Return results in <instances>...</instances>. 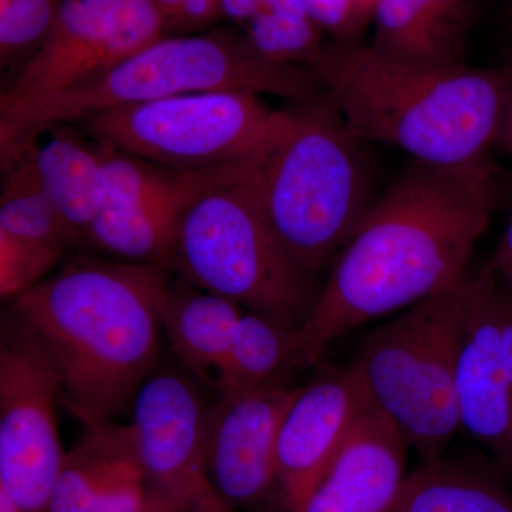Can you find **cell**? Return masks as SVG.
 Segmentation results:
<instances>
[{
    "instance_id": "obj_1",
    "label": "cell",
    "mask_w": 512,
    "mask_h": 512,
    "mask_svg": "<svg viewBox=\"0 0 512 512\" xmlns=\"http://www.w3.org/2000/svg\"><path fill=\"white\" fill-rule=\"evenodd\" d=\"M495 205L493 165L414 161L343 245L298 329L299 366H315L349 330L406 311L468 274Z\"/></svg>"
},
{
    "instance_id": "obj_2",
    "label": "cell",
    "mask_w": 512,
    "mask_h": 512,
    "mask_svg": "<svg viewBox=\"0 0 512 512\" xmlns=\"http://www.w3.org/2000/svg\"><path fill=\"white\" fill-rule=\"evenodd\" d=\"M168 266L80 262L10 302V316L39 343L62 386V404L84 426L134 402L160 350Z\"/></svg>"
},
{
    "instance_id": "obj_3",
    "label": "cell",
    "mask_w": 512,
    "mask_h": 512,
    "mask_svg": "<svg viewBox=\"0 0 512 512\" xmlns=\"http://www.w3.org/2000/svg\"><path fill=\"white\" fill-rule=\"evenodd\" d=\"M312 70L363 141L399 148L414 161L439 167L491 163L512 67L410 62L359 42H336Z\"/></svg>"
},
{
    "instance_id": "obj_4",
    "label": "cell",
    "mask_w": 512,
    "mask_h": 512,
    "mask_svg": "<svg viewBox=\"0 0 512 512\" xmlns=\"http://www.w3.org/2000/svg\"><path fill=\"white\" fill-rule=\"evenodd\" d=\"M249 92L309 103L326 96L309 67L266 62L244 33L164 35L109 73L76 89L30 101H0V154L15 156L42 131L76 123L100 111L183 94Z\"/></svg>"
},
{
    "instance_id": "obj_5",
    "label": "cell",
    "mask_w": 512,
    "mask_h": 512,
    "mask_svg": "<svg viewBox=\"0 0 512 512\" xmlns=\"http://www.w3.org/2000/svg\"><path fill=\"white\" fill-rule=\"evenodd\" d=\"M328 94L282 111L247 177L279 244L315 276L336 258L376 198L360 143Z\"/></svg>"
},
{
    "instance_id": "obj_6",
    "label": "cell",
    "mask_w": 512,
    "mask_h": 512,
    "mask_svg": "<svg viewBox=\"0 0 512 512\" xmlns=\"http://www.w3.org/2000/svg\"><path fill=\"white\" fill-rule=\"evenodd\" d=\"M251 157L192 202L168 266L195 288L299 329L320 291L266 222L247 177Z\"/></svg>"
},
{
    "instance_id": "obj_7",
    "label": "cell",
    "mask_w": 512,
    "mask_h": 512,
    "mask_svg": "<svg viewBox=\"0 0 512 512\" xmlns=\"http://www.w3.org/2000/svg\"><path fill=\"white\" fill-rule=\"evenodd\" d=\"M466 276L366 333L353 360L370 402L421 461L443 456L460 429L457 369L466 330Z\"/></svg>"
},
{
    "instance_id": "obj_8",
    "label": "cell",
    "mask_w": 512,
    "mask_h": 512,
    "mask_svg": "<svg viewBox=\"0 0 512 512\" xmlns=\"http://www.w3.org/2000/svg\"><path fill=\"white\" fill-rule=\"evenodd\" d=\"M281 110L249 92L183 94L76 121L97 143L177 171L238 163L264 143Z\"/></svg>"
},
{
    "instance_id": "obj_9",
    "label": "cell",
    "mask_w": 512,
    "mask_h": 512,
    "mask_svg": "<svg viewBox=\"0 0 512 512\" xmlns=\"http://www.w3.org/2000/svg\"><path fill=\"white\" fill-rule=\"evenodd\" d=\"M62 386L45 352L18 320L0 346V490L28 512H46L64 454L57 430Z\"/></svg>"
},
{
    "instance_id": "obj_10",
    "label": "cell",
    "mask_w": 512,
    "mask_h": 512,
    "mask_svg": "<svg viewBox=\"0 0 512 512\" xmlns=\"http://www.w3.org/2000/svg\"><path fill=\"white\" fill-rule=\"evenodd\" d=\"M167 35L154 0H64L52 32L0 101L55 96L99 79Z\"/></svg>"
},
{
    "instance_id": "obj_11",
    "label": "cell",
    "mask_w": 512,
    "mask_h": 512,
    "mask_svg": "<svg viewBox=\"0 0 512 512\" xmlns=\"http://www.w3.org/2000/svg\"><path fill=\"white\" fill-rule=\"evenodd\" d=\"M208 406L173 370L151 373L134 397L130 426L153 512H191L217 493L205 466Z\"/></svg>"
},
{
    "instance_id": "obj_12",
    "label": "cell",
    "mask_w": 512,
    "mask_h": 512,
    "mask_svg": "<svg viewBox=\"0 0 512 512\" xmlns=\"http://www.w3.org/2000/svg\"><path fill=\"white\" fill-rule=\"evenodd\" d=\"M299 390L288 380L261 384L218 392L208 406V480L237 510H258L274 498L282 505L276 444L282 420Z\"/></svg>"
},
{
    "instance_id": "obj_13",
    "label": "cell",
    "mask_w": 512,
    "mask_h": 512,
    "mask_svg": "<svg viewBox=\"0 0 512 512\" xmlns=\"http://www.w3.org/2000/svg\"><path fill=\"white\" fill-rule=\"evenodd\" d=\"M372 406L355 362L325 367L301 386L279 429L276 444L284 512H293L339 453L357 420Z\"/></svg>"
},
{
    "instance_id": "obj_14",
    "label": "cell",
    "mask_w": 512,
    "mask_h": 512,
    "mask_svg": "<svg viewBox=\"0 0 512 512\" xmlns=\"http://www.w3.org/2000/svg\"><path fill=\"white\" fill-rule=\"evenodd\" d=\"M245 163L247 158L225 167L178 171L158 187L109 198L101 205L86 239L126 262L168 266L178 228L192 202Z\"/></svg>"
},
{
    "instance_id": "obj_15",
    "label": "cell",
    "mask_w": 512,
    "mask_h": 512,
    "mask_svg": "<svg viewBox=\"0 0 512 512\" xmlns=\"http://www.w3.org/2000/svg\"><path fill=\"white\" fill-rule=\"evenodd\" d=\"M407 448L402 434L372 404L293 512H394L409 476Z\"/></svg>"
},
{
    "instance_id": "obj_16",
    "label": "cell",
    "mask_w": 512,
    "mask_h": 512,
    "mask_svg": "<svg viewBox=\"0 0 512 512\" xmlns=\"http://www.w3.org/2000/svg\"><path fill=\"white\" fill-rule=\"evenodd\" d=\"M460 427L512 480V383L483 323L471 312L466 291V330L457 369Z\"/></svg>"
},
{
    "instance_id": "obj_17",
    "label": "cell",
    "mask_w": 512,
    "mask_h": 512,
    "mask_svg": "<svg viewBox=\"0 0 512 512\" xmlns=\"http://www.w3.org/2000/svg\"><path fill=\"white\" fill-rule=\"evenodd\" d=\"M20 153L28 154L43 190L57 211L86 239L103 205L101 144L83 130L79 133L69 124H59L42 131Z\"/></svg>"
},
{
    "instance_id": "obj_18",
    "label": "cell",
    "mask_w": 512,
    "mask_h": 512,
    "mask_svg": "<svg viewBox=\"0 0 512 512\" xmlns=\"http://www.w3.org/2000/svg\"><path fill=\"white\" fill-rule=\"evenodd\" d=\"M370 46L420 63L466 62L470 0H380Z\"/></svg>"
},
{
    "instance_id": "obj_19",
    "label": "cell",
    "mask_w": 512,
    "mask_h": 512,
    "mask_svg": "<svg viewBox=\"0 0 512 512\" xmlns=\"http://www.w3.org/2000/svg\"><path fill=\"white\" fill-rule=\"evenodd\" d=\"M144 478L130 424L84 426L82 439L64 454L46 512H87L110 491Z\"/></svg>"
},
{
    "instance_id": "obj_20",
    "label": "cell",
    "mask_w": 512,
    "mask_h": 512,
    "mask_svg": "<svg viewBox=\"0 0 512 512\" xmlns=\"http://www.w3.org/2000/svg\"><path fill=\"white\" fill-rule=\"evenodd\" d=\"M244 313L238 303L184 281L167 286L160 322L185 369L211 384Z\"/></svg>"
},
{
    "instance_id": "obj_21",
    "label": "cell",
    "mask_w": 512,
    "mask_h": 512,
    "mask_svg": "<svg viewBox=\"0 0 512 512\" xmlns=\"http://www.w3.org/2000/svg\"><path fill=\"white\" fill-rule=\"evenodd\" d=\"M394 512H512L510 478L491 460L421 461L407 476Z\"/></svg>"
},
{
    "instance_id": "obj_22",
    "label": "cell",
    "mask_w": 512,
    "mask_h": 512,
    "mask_svg": "<svg viewBox=\"0 0 512 512\" xmlns=\"http://www.w3.org/2000/svg\"><path fill=\"white\" fill-rule=\"evenodd\" d=\"M299 366L298 329L261 313L239 319L211 386L215 392L284 382Z\"/></svg>"
},
{
    "instance_id": "obj_23",
    "label": "cell",
    "mask_w": 512,
    "mask_h": 512,
    "mask_svg": "<svg viewBox=\"0 0 512 512\" xmlns=\"http://www.w3.org/2000/svg\"><path fill=\"white\" fill-rule=\"evenodd\" d=\"M2 165L0 232L63 252L82 239L43 190L28 154H16Z\"/></svg>"
},
{
    "instance_id": "obj_24",
    "label": "cell",
    "mask_w": 512,
    "mask_h": 512,
    "mask_svg": "<svg viewBox=\"0 0 512 512\" xmlns=\"http://www.w3.org/2000/svg\"><path fill=\"white\" fill-rule=\"evenodd\" d=\"M328 35L311 13H274L261 10L244 26L249 46L266 62L313 67L325 53Z\"/></svg>"
},
{
    "instance_id": "obj_25",
    "label": "cell",
    "mask_w": 512,
    "mask_h": 512,
    "mask_svg": "<svg viewBox=\"0 0 512 512\" xmlns=\"http://www.w3.org/2000/svg\"><path fill=\"white\" fill-rule=\"evenodd\" d=\"M64 0H12L0 9L2 66L28 62L55 26Z\"/></svg>"
},
{
    "instance_id": "obj_26",
    "label": "cell",
    "mask_w": 512,
    "mask_h": 512,
    "mask_svg": "<svg viewBox=\"0 0 512 512\" xmlns=\"http://www.w3.org/2000/svg\"><path fill=\"white\" fill-rule=\"evenodd\" d=\"M59 249L33 244L0 232V296L12 302L45 281L62 258Z\"/></svg>"
},
{
    "instance_id": "obj_27",
    "label": "cell",
    "mask_w": 512,
    "mask_h": 512,
    "mask_svg": "<svg viewBox=\"0 0 512 512\" xmlns=\"http://www.w3.org/2000/svg\"><path fill=\"white\" fill-rule=\"evenodd\" d=\"M313 18L318 20L328 35L339 43L359 40L355 26L353 0H303Z\"/></svg>"
},
{
    "instance_id": "obj_28",
    "label": "cell",
    "mask_w": 512,
    "mask_h": 512,
    "mask_svg": "<svg viewBox=\"0 0 512 512\" xmlns=\"http://www.w3.org/2000/svg\"><path fill=\"white\" fill-rule=\"evenodd\" d=\"M221 19L218 0H183L177 18L171 23L168 35H185L194 30L207 28Z\"/></svg>"
},
{
    "instance_id": "obj_29",
    "label": "cell",
    "mask_w": 512,
    "mask_h": 512,
    "mask_svg": "<svg viewBox=\"0 0 512 512\" xmlns=\"http://www.w3.org/2000/svg\"><path fill=\"white\" fill-rule=\"evenodd\" d=\"M488 264L501 279V282L512 291V211L510 220L505 225L503 237L498 242L493 259Z\"/></svg>"
},
{
    "instance_id": "obj_30",
    "label": "cell",
    "mask_w": 512,
    "mask_h": 512,
    "mask_svg": "<svg viewBox=\"0 0 512 512\" xmlns=\"http://www.w3.org/2000/svg\"><path fill=\"white\" fill-rule=\"evenodd\" d=\"M221 19L244 28L261 12L262 0H218Z\"/></svg>"
},
{
    "instance_id": "obj_31",
    "label": "cell",
    "mask_w": 512,
    "mask_h": 512,
    "mask_svg": "<svg viewBox=\"0 0 512 512\" xmlns=\"http://www.w3.org/2000/svg\"><path fill=\"white\" fill-rule=\"evenodd\" d=\"M379 2L380 0H353L357 36L360 37L365 32L367 26L372 23L373 15H375V9Z\"/></svg>"
},
{
    "instance_id": "obj_32",
    "label": "cell",
    "mask_w": 512,
    "mask_h": 512,
    "mask_svg": "<svg viewBox=\"0 0 512 512\" xmlns=\"http://www.w3.org/2000/svg\"><path fill=\"white\" fill-rule=\"evenodd\" d=\"M512 157V89L508 97L507 109H505L503 126H501L498 146Z\"/></svg>"
},
{
    "instance_id": "obj_33",
    "label": "cell",
    "mask_w": 512,
    "mask_h": 512,
    "mask_svg": "<svg viewBox=\"0 0 512 512\" xmlns=\"http://www.w3.org/2000/svg\"><path fill=\"white\" fill-rule=\"evenodd\" d=\"M191 512H242L237 508L228 504L220 494L214 493L210 497L205 498L202 503L198 504Z\"/></svg>"
},
{
    "instance_id": "obj_34",
    "label": "cell",
    "mask_w": 512,
    "mask_h": 512,
    "mask_svg": "<svg viewBox=\"0 0 512 512\" xmlns=\"http://www.w3.org/2000/svg\"><path fill=\"white\" fill-rule=\"evenodd\" d=\"M154 3H156L158 10H160L161 15H163L168 35V29H170L174 19L177 18V13L181 8L183 0H154Z\"/></svg>"
},
{
    "instance_id": "obj_35",
    "label": "cell",
    "mask_w": 512,
    "mask_h": 512,
    "mask_svg": "<svg viewBox=\"0 0 512 512\" xmlns=\"http://www.w3.org/2000/svg\"><path fill=\"white\" fill-rule=\"evenodd\" d=\"M0 512H28L16 504L5 491L0 490Z\"/></svg>"
},
{
    "instance_id": "obj_36",
    "label": "cell",
    "mask_w": 512,
    "mask_h": 512,
    "mask_svg": "<svg viewBox=\"0 0 512 512\" xmlns=\"http://www.w3.org/2000/svg\"><path fill=\"white\" fill-rule=\"evenodd\" d=\"M9 2H12V0H0V9L5 8Z\"/></svg>"
}]
</instances>
